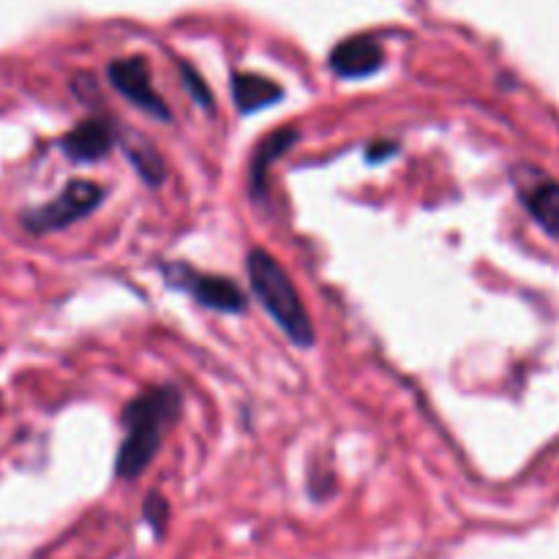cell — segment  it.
<instances>
[{
	"label": "cell",
	"mask_w": 559,
	"mask_h": 559,
	"mask_svg": "<svg viewBox=\"0 0 559 559\" xmlns=\"http://www.w3.org/2000/svg\"><path fill=\"white\" fill-rule=\"evenodd\" d=\"M180 413V391L173 385L153 388L131 399L123 413L126 437L120 442L115 473L123 480L140 478L158 453L167 426L175 424Z\"/></svg>",
	"instance_id": "6da1fadb"
},
{
	"label": "cell",
	"mask_w": 559,
	"mask_h": 559,
	"mask_svg": "<svg viewBox=\"0 0 559 559\" xmlns=\"http://www.w3.org/2000/svg\"><path fill=\"white\" fill-rule=\"evenodd\" d=\"M246 273H249V284L260 306L287 333L289 342L295 347H311L317 338L311 317L306 311L304 298L298 295V287L289 273L278 265L276 257L265 249H251L246 257Z\"/></svg>",
	"instance_id": "7a4b0ae2"
},
{
	"label": "cell",
	"mask_w": 559,
	"mask_h": 559,
	"mask_svg": "<svg viewBox=\"0 0 559 559\" xmlns=\"http://www.w3.org/2000/svg\"><path fill=\"white\" fill-rule=\"evenodd\" d=\"M104 200V189L93 180H71L52 202L36 207L25 216V227L33 233H55L69 224L80 222L87 213L96 211Z\"/></svg>",
	"instance_id": "3957f363"
},
{
	"label": "cell",
	"mask_w": 559,
	"mask_h": 559,
	"mask_svg": "<svg viewBox=\"0 0 559 559\" xmlns=\"http://www.w3.org/2000/svg\"><path fill=\"white\" fill-rule=\"evenodd\" d=\"M513 186H516L519 200L524 202V207L530 211V216L559 240V180L549 178L544 169L530 167H513L511 173Z\"/></svg>",
	"instance_id": "277c9868"
},
{
	"label": "cell",
	"mask_w": 559,
	"mask_h": 559,
	"mask_svg": "<svg viewBox=\"0 0 559 559\" xmlns=\"http://www.w3.org/2000/svg\"><path fill=\"white\" fill-rule=\"evenodd\" d=\"M167 278L173 287L194 295L207 309L222 311V314H243L246 311V295L229 278L207 276V273L191 271L189 265H169Z\"/></svg>",
	"instance_id": "5b68a950"
},
{
	"label": "cell",
	"mask_w": 559,
	"mask_h": 559,
	"mask_svg": "<svg viewBox=\"0 0 559 559\" xmlns=\"http://www.w3.org/2000/svg\"><path fill=\"white\" fill-rule=\"evenodd\" d=\"M107 80L120 96H126L131 104H136L142 112L153 115V118L158 120H173V112H169L164 98L158 96L156 87H153L151 69H147L145 58L112 60V63L107 66Z\"/></svg>",
	"instance_id": "8992f818"
},
{
	"label": "cell",
	"mask_w": 559,
	"mask_h": 559,
	"mask_svg": "<svg viewBox=\"0 0 559 559\" xmlns=\"http://www.w3.org/2000/svg\"><path fill=\"white\" fill-rule=\"evenodd\" d=\"M331 71L342 80H364V76L377 74L385 63L380 41L371 36H353L344 38L333 47L331 52Z\"/></svg>",
	"instance_id": "52a82bcc"
},
{
	"label": "cell",
	"mask_w": 559,
	"mask_h": 559,
	"mask_svg": "<svg viewBox=\"0 0 559 559\" xmlns=\"http://www.w3.org/2000/svg\"><path fill=\"white\" fill-rule=\"evenodd\" d=\"M115 142H118V131L109 120L87 118L63 136V153L71 162H98L112 151Z\"/></svg>",
	"instance_id": "ba28073f"
},
{
	"label": "cell",
	"mask_w": 559,
	"mask_h": 559,
	"mask_svg": "<svg viewBox=\"0 0 559 559\" xmlns=\"http://www.w3.org/2000/svg\"><path fill=\"white\" fill-rule=\"evenodd\" d=\"M284 87L276 85L273 80L262 74H251V71H240L233 74V102L240 115H254L260 109H267L271 104L282 102Z\"/></svg>",
	"instance_id": "9c48e42d"
},
{
	"label": "cell",
	"mask_w": 559,
	"mask_h": 559,
	"mask_svg": "<svg viewBox=\"0 0 559 559\" xmlns=\"http://www.w3.org/2000/svg\"><path fill=\"white\" fill-rule=\"evenodd\" d=\"M118 142L131 167L136 169V175L147 186L164 183V178H167V162H164V156L156 151V145L147 136L136 134V131H123V134H118Z\"/></svg>",
	"instance_id": "30bf717a"
},
{
	"label": "cell",
	"mask_w": 559,
	"mask_h": 559,
	"mask_svg": "<svg viewBox=\"0 0 559 559\" xmlns=\"http://www.w3.org/2000/svg\"><path fill=\"white\" fill-rule=\"evenodd\" d=\"M298 131L295 129H278L273 131V134H267L265 140L257 145L254 151V158H251V194L254 197H262V191H265V178H267V169H271V164L276 162V158H282L284 153L289 151V147L298 142Z\"/></svg>",
	"instance_id": "8fae6325"
},
{
	"label": "cell",
	"mask_w": 559,
	"mask_h": 559,
	"mask_svg": "<svg viewBox=\"0 0 559 559\" xmlns=\"http://www.w3.org/2000/svg\"><path fill=\"white\" fill-rule=\"evenodd\" d=\"M142 516H145V522L151 524L153 533L162 535L164 527H167V522H169L167 500H164L162 495H156V491H153V495H147L145 506H142Z\"/></svg>",
	"instance_id": "7c38bea8"
},
{
	"label": "cell",
	"mask_w": 559,
	"mask_h": 559,
	"mask_svg": "<svg viewBox=\"0 0 559 559\" xmlns=\"http://www.w3.org/2000/svg\"><path fill=\"white\" fill-rule=\"evenodd\" d=\"M180 71H183V82H186V87H189L191 96H194V102L200 104V107L211 109L213 96H211V91L205 87V82H202V76L197 74V71H191V66H186V63L180 66Z\"/></svg>",
	"instance_id": "4fadbf2b"
},
{
	"label": "cell",
	"mask_w": 559,
	"mask_h": 559,
	"mask_svg": "<svg viewBox=\"0 0 559 559\" xmlns=\"http://www.w3.org/2000/svg\"><path fill=\"white\" fill-rule=\"evenodd\" d=\"M396 153H399L396 142L377 140V142H371L369 147H366V162L382 164V162H388V158H391V156H396Z\"/></svg>",
	"instance_id": "5bb4252c"
}]
</instances>
